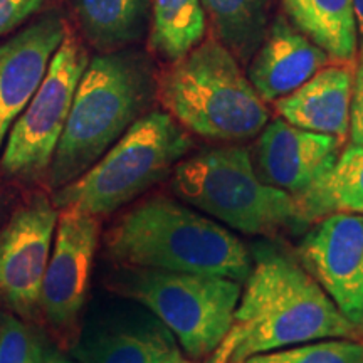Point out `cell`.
<instances>
[{"mask_svg":"<svg viewBox=\"0 0 363 363\" xmlns=\"http://www.w3.org/2000/svg\"><path fill=\"white\" fill-rule=\"evenodd\" d=\"M286 19L335 62H353L358 26L353 0H283Z\"/></svg>","mask_w":363,"mask_h":363,"instance_id":"e0dca14e","label":"cell"},{"mask_svg":"<svg viewBox=\"0 0 363 363\" xmlns=\"http://www.w3.org/2000/svg\"><path fill=\"white\" fill-rule=\"evenodd\" d=\"M76 33L99 54L126 49L150 30L152 0H67Z\"/></svg>","mask_w":363,"mask_h":363,"instance_id":"2e32d148","label":"cell"},{"mask_svg":"<svg viewBox=\"0 0 363 363\" xmlns=\"http://www.w3.org/2000/svg\"><path fill=\"white\" fill-rule=\"evenodd\" d=\"M202 6L212 34L240 65H249L269 27V0H202Z\"/></svg>","mask_w":363,"mask_h":363,"instance_id":"ffe728a7","label":"cell"},{"mask_svg":"<svg viewBox=\"0 0 363 363\" xmlns=\"http://www.w3.org/2000/svg\"><path fill=\"white\" fill-rule=\"evenodd\" d=\"M342 140L298 128L283 118L267 121L254 153V169L267 185L303 194L337 160Z\"/></svg>","mask_w":363,"mask_h":363,"instance_id":"4fadbf2b","label":"cell"},{"mask_svg":"<svg viewBox=\"0 0 363 363\" xmlns=\"http://www.w3.org/2000/svg\"><path fill=\"white\" fill-rule=\"evenodd\" d=\"M353 9H355L357 26H358V39L363 45V0H353Z\"/></svg>","mask_w":363,"mask_h":363,"instance_id":"83f0119b","label":"cell"},{"mask_svg":"<svg viewBox=\"0 0 363 363\" xmlns=\"http://www.w3.org/2000/svg\"><path fill=\"white\" fill-rule=\"evenodd\" d=\"M98 238V217L62 208L39 303L54 328L71 330L76 325L88 296Z\"/></svg>","mask_w":363,"mask_h":363,"instance_id":"8fae6325","label":"cell"},{"mask_svg":"<svg viewBox=\"0 0 363 363\" xmlns=\"http://www.w3.org/2000/svg\"><path fill=\"white\" fill-rule=\"evenodd\" d=\"M158 101L189 133L216 142H242L269 121L266 101L234 54L208 34L157 76Z\"/></svg>","mask_w":363,"mask_h":363,"instance_id":"277c9868","label":"cell"},{"mask_svg":"<svg viewBox=\"0 0 363 363\" xmlns=\"http://www.w3.org/2000/svg\"><path fill=\"white\" fill-rule=\"evenodd\" d=\"M157 76L147 54L126 48L89 59L48 170L52 190L83 175L147 115Z\"/></svg>","mask_w":363,"mask_h":363,"instance_id":"7a4b0ae2","label":"cell"},{"mask_svg":"<svg viewBox=\"0 0 363 363\" xmlns=\"http://www.w3.org/2000/svg\"><path fill=\"white\" fill-rule=\"evenodd\" d=\"M244 283L234 313L238 345L233 363L318 340L360 337L301 261L283 249L257 247Z\"/></svg>","mask_w":363,"mask_h":363,"instance_id":"6da1fadb","label":"cell"},{"mask_svg":"<svg viewBox=\"0 0 363 363\" xmlns=\"http://www.w3.org/2000/svg\"><path fill=\"white\" fill-rule=\"evenodd\" d=\"M177 350L175 337L160 321L108 330L76 350L81 363H162Z\"/></svg>","mask_w":363,"mask_h":363,"instance_id":"d6986e66","label":"cell"},{"mask_svg":"<svg viewBox=\"0 0 363 363\" xmlns=\"http://www.w3.org/2000/svg\"><path fill=\"white\" fill-rule=\"evenodd\" d=\"M59 0H0V38L12 34L49 9L56 7Z\"/></svg>","mask_w":363,"mask_h":363,"instance_id":"cb8c5ba5","label":"cell"},{"mask_svg":"<svg viewBox=\"0 0 363 363\" xmlns=\"http://www.w3.org/2000/svg\"><path fill=\"white\" fill-rule=\"evenodd\" d=\"M43 348L19 318L0 315V363H40Z\"/></svg>","mask_w":363,"mask_h":363,"instance_id":"603a6c76","label":"cell"},{"mask_svg":"<svg viewBox=\"0 0 363 363\" xmlns=\"http://www.w3.org/2000/svg\"><path fill=\"white\" fill-rule=\"evenodd\" d=\"M192 147L189 131L169 113L150 111L83 175L54 190V207L111 214L165 179Z\"/></svg>","mask_w":363,"mask_h":363,"instance_id":"8992f818","label":"cell"},{"mask_svg":"<svg viewBox=\"0 0 363 363\" xmlns=\"http://www.w3.org/2000/svg\"><path fill=\"white\" fill-rule=\"evenodd\" d=\"M106 249L130 267L224 276L238 283L252 267L238 235L169 197H152L126 212L106 234Z\"/></svg>","mask_w":363,"mask_h":363,"instance_id":"3957f363","label":"cell"},{"mask_svg":"<svg viewBox=\"0 0 363 363\" xmlns=\"http://www.w3.org/2000/svg\"><path fill=\"white\" fill-rule=\"evenodd\" d=\"M301 264L350 323H363V214L337 212L318 220L298 249Z\"/></svg>","mask_w":363,"mask_h":363,"instance_id":"30bf717a","label":"cell"},{"mask_svg":"<svg viewBox=\"0 0 363 363\" xmlns=\"http://www.w3.org/2000/svg\"><path fill=\"white\" fill-rule=\"evenodd\" d=\"M330 62L331 57L323 49L299 33L284 16H278L249 61L247 78L264 101H276L305 84Z\"/></svg>","mask_w":363,"mask_h":363,"instance_id":"5bb4252c","label":"cell"},{"mask_svg":"<svg viewBox=\"0 0 363 363\" xmlns=\"http://www.w3.org/2000/svg\"><path fill=\"white\" fill-rule=\"evenodd\" d=\"M353 62L325 66L293 93L276 99V113L298 128L343 140L350 130Z\"/></svg>","mask_w":363,"mask_h":363,"instance_id":"9a60e30c","label":"cell"},{"mask_svg":"<svg viewBox=\"0 0 363 363\" xmlns=\"http://www.w3.org/2000/svg\"><path fill=\"white\" fill-rule=\"evenodd\" d=\"M40 363H76L72 362L71 358H67L59 352H44L43 350V358H40Z\"/></svg>","mask_w":363,"mask_h":363,"instance_id":"4316f807","label":"cell"},{"mask_svg":"<svg viewBox=\"0 0 363 363\" xmlns=\"http://www.w3.org/2000/svg\"><path fill=\"white\" fill-rule=\"evenodd\" d=\"M235 345H238V330H235V326H233L224 340L208 353L203 363H233Z\"/></svg>","mask_w":363,"mask_h":363,"instance_id":"484cf974","label":"cell"},{"mask_svg":"<svg viewBox=\"0 0 363 363\" xmlns=\"http://www.w3.org/2000/svg\"><path fill=\"white\" fill-rule=\"evenodd\" d=\"M162 363H192L189 358H185L179 350H175L170 357H167Z\"/></svg>","mask_w":363,"mask_h":363,"instance_id":"f1b7e54d","label":"cell"},{"mask_svg":"<svg viewBox=\"0 0 363 363\" xmlns=\"http://www.w3.org/2000/svg\"><path fill=\"white\" fill-rule=\"evenodd\" d=\"M67 27L62 12L52 7L0 43V152L12 125L44 79Z\"/></svg>","mask_w":363,"mask_h":363,"instance_id":"7c38bea8","label":"cell"},{"mask_svg":"<svg viewBox=\"0 0 363 363\" xmlns=\"http://www.w3.org/2000/svg\"><path fill=\"white\" fill-rule=\"evenodd\" d=\"M234 363H363V343L350 338H330L262 352Z\"/></svg>","mask_w":363,"mask_h":363,"instance_id":"7402d4cb","label":"cell"},{"mask_svg":"<svg viewBox=\"0 0 363 363\" xmlns=\"http://www.w3.org/2000/svg\"><path fill=\"white\" fill-rule=\"evenodd\" d=\"M358 331H360V335H363V323L360 325V328H358Z\"/></svg>","mask_w":363,"mask_h":363,"instance_id":"f546056e","label":"cell"},{"mask_svg":"<svg viewBox=\"0 0 363 363\" xmlns=\"http://www.w3.org/2000/svg\"><path fill=\"white\" fill-rule=\"evenodd\" d=\"M352 143L363 145V45L358 54V61L353 71V89L350 106V130Z\"/></svg>","mask_w":363,"mask_h":363,"instance_id":"d4e9b609","label":"cell"},{"mask_svg":"<svg viewBox=\"0 0 363 363\" xmlns=\"http://www.w3.org/2000/svg\"><path fill=\"white\" fill-rule=\"evenodd\" d=\"M116 288L158 318L192 358L207 357L234 326L240 283L224 276L133 267Z\"/></svg>","mask_w":363,"mask_h":363,"instance_id":"52a82bcc","label":"cell"},{"mask_svg":"<svg viewBox=\"0 0 363 363\" xmlns=\"http://www.w3.org/2000/svg\"><path fill=\"white\" fill-rule=\"evenodd\" d=\"M172 187L190 206L242 234L276 235L308 225L296 197L264 184L244 147L229 145L182 158Z\"/></svg>","mask_w":363,"mask_h":363,"instance_id":"5b68a950","label":"cell"},{"mask_svg":"<svg viewBox=\"0 0 363 363\" xmlns=\"http://www.w3.org/2000/svg\"><path fill=\"white\" fill-rule=\"evenodd\" d=\"M57 219L54 203L35 195L0 233V296L22 316L33 315L40 303Z\"/></svg>","mask_w":363,"mask_h":363,"instance_id":"9c48e42d","label":"cell"},{"mask_svg":"<svg viewBox=\"0 0 363 363\" xmlns=\"http://www.w3.org/2000/svg\"><path fill=\"white\" fill-rule=\"evenodd\" d=\"M296 201L306 224L337 212L363 214V145H348Z\"/></svg>","mask_w":363,"mask_h":363,"instance_id":"ac0fdd59","label":"cell"},{"mask_svg":"<svg viewBox=\"0 0 363 363\" xmlns=\"http://www.w3.org/2000/svg\"><path fill=\"white\" fill-rule=\"evenodd\" d=\"M207 34L202 0H152L150 49L172 62L187 54Z\"/></svg>","mask_w":363,"mask_h":363,"instance_id":"44dd1931","label":"cell"},{"mask_svg":"<svg viewBox=\"0 0 363 363\" xmlns=\"http://www.w3.org/2000/svg\"><path fill=\"white\" fill-rule=\"evenodd\" d=\"M88 62L86 44L69 26L44 79L9 131L0 157V165L9 177L35 180L48 174Z\"/></svg>","mask_w":363,"mask_h":363,"instance_id":"ba28073f","label":"cell"}]
</instances>
